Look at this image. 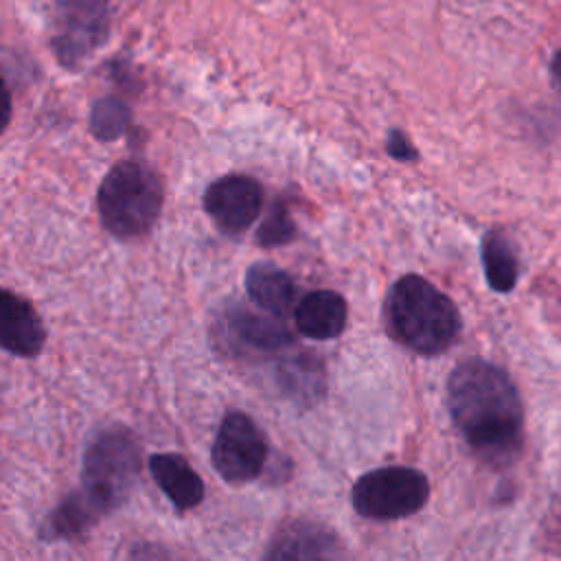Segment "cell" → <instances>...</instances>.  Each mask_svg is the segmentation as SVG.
Returning <instances> with one entry per match:
<instances>
[{"label":"cell","mask_w":561,"mask_h":561,"mask_svg":"<svg viewBox=\"0 0 561 561\" xmlns=\"http://www.w3.org/2000/svg\"><path fill=\"white\" fill-rule=\"evenodd\" d=\"M447 410L476 458L513 462L524 443V408L508 373L486 359L460 362L447 379Z\"/></svg>","instance_id":"1"},{"label":"cell","mask_w":561,"mask_h":561,"mask_svg":"<svg viewBox=\"0 0 561 561\" xmlns=\"http://www.w3.org/2000/svg\"><path fill=\"white\" fill-rule=\"evenodd\" d=\"M383 324L397 344L419 355L445 353L462 327L451 298L419 274L392 283L383 300Z\"/></svg>","instance_id":"2"},{"label":"cell","mask_w":561,"mask_h":561,"mask_svg":"<svg viewBox=\"0 0 561 561\" xmlns=\"http://www.w3.org/2000/svg\"><path fill=\"white\" fill-rule=\"evenodd\" d=\"M164 188L160 175L138 162L121 160L101 180L96 208L103 228L116 239H138L147 234L160 217Z\"/></svg>","instance_id":"3"},{"label":"cell","mask_w":561,"mask_h":561,"mask_svg":"<svg viewBox=\"0 0 561 561\" xmlns=\"http://www.w3.org/2000/svg\"><path fill=\"white\" fill-rule=\"evenodd\" d=\"M140 473V443L125 425L103 427L85 447L79 489L107 515L118 508Z\"/></svg>","instance_id":"4"},{"label":"cell","mask_w":561,"mask_h":561,"mask_svg":"<svg viewBox=\"0 0 561 561\" xmlns=\"http://www.w3.org/2000/svg\"><path fill=\"white\" fill-rule=\"evenodd\" d=\"M427 497L430 482L425 473L403 465L366 471L351 489L355 513L377 522L410 517L427 504Z\"/></svg>","instance_id":"5"},{"label":"cell","mask_w":561,"mask_h":561,"mask_svg":"<svg viewBox=\"0 0 561 561\" xmlns=\"http://www.w3.org/2000/svg\"><path fill=\"white\" fill-rule=\"evenodd\" d=\"M217 351L232 359H259L283 353L296 344L278 316H256L241 305H226L210 327Z\"/></svg>","instance_id":"6"},{"label":"cell","mask_w":561,"mask_h":561,"mask_svg":"<svg viewBox=\"0 0 561 561\" xmlns=\"http://www.w3.org/2000/svg\"><path fill=\"white\" fill-rule=\"evenodd\" d=\"M50 48L57 61L77 70L110 37L107 0H55Z\"/></svg>","instance_id":"7"},{"label":"cell","mask_w":561,"mask_h":561,"mask_svg":"<svg viewBox=\"0 0 561 561\" xmlns=\"http://www.w3.org/2000/svg\"><path fill=\"white\" fill-rule=\"evenodd\" d=\"M267 451L270 447L265 432L256 425V421L241 410H230L217 430L210 460L221 480L243 484L263 473Z\"/></svg>","instance_id":"8"},{"label":"cell","mask_w":561,"mask_h":561,"mask_svg":"<svg viewBox=\"0 0 561 561\" xmlns=\"http://www.w3.org/2000/svg\"><path fill=\"white\" fill-rule=\"evenodd\" d=\"M204 210L226 234H239L254 224L263 206V186L252 175L228 173L204 191Z\"/></svg>","instance_id":"9"},{"label":"cell","mask_w":561,"mask_h":561,"mask_svg":"<svg viewBox=\"0 0 561 561\" xmlns=\"http://www.w3.org/2000/svg\"><path fill=\"white\" fill-rule=\"evenodd\" d=\"M0 344L18 357L39 355L46 342V329L35 307L20 294L2 289L0 298Z\"/></svg>","instance_id":"10"},{"label":"cell","mask_w":561,"mask_h":561,"mask_svg":"<svg viewBox=\"0 0 561 561\" xmlns=\"http://www.w3.org/2000/svg\"><path fill=\"white\" fill-rule=\"evenodd\" d=\"M342 554L337 535L324 524L291 519L283 524L265 550V559H329Z\"/></svg>","instance_id":"11"},{"label":"cell","mask_w":561,"mask_h":561,"mask_svg":"<svg viewBox=\"0 0 561 561\" xmlns=\"http://www.w3.org/2000/svg\"><path fill=\"white\" fill-rule=\"evenodd\" d=\"M294 322L298 333L311 340H333L342 335L348 322V305L333 289H316L305 294L296 309Z\"/></svg>","instance_id":"12"},{"label":"cell","mask_w":561,"mask_h":561,"mask_svg":"<svg viewBox=\"0 0 561 561\" xmlns=\"http://www.w3.org/2000/svg\"><path fill=\"white\" fill-rule=\"evenodd\" d=\"M149 471L178 511H191L204 500V482L184 456L173 451L153 454Z\"/></svg>","instance_id":"13"},{"label":"cell","mask_w":561,"mask_h":561,"mask_svg":"<svg viewBox=\"0 0 561 561\" xmlns=\"http://www.w3.org/2000/svg\"><path fill=\"white\" fill-rule=\"evenodd\" d=\"M245 291L250 300L272 316H285L298 296L294 278L274 263H254L245 272Z\"/></svg>","instance_id":"14"},{"label":"cell","mask_w":561,"mask_h":561,"mask_svg":"<svg viewBox=\"0 0 561 561\" xmlns=\"http://www.w3.org/2000/svg\"><path fill=\"white\" fill-rule=\"evenodd\" d=\"M105 513L81 491L68 493L44 519L39 537L44 541H70L85 535Z\"/></svg>","instance_id":"15"},{"label":"cell","mask_w":561,"mask_h":561,"mask_svg":"<svg viewBox=\"0 0 561 561\" xmlns=\"http://www.w3.org/2000/svg\"><path fill=\"white\" fill-rule=\"evenodd\" d=\"M278 383L291 399L313 403L324 392V366L300 348V353L278 366Z\"/></svg>","instance_id":"16"},{"label":"cell","mask_w":561,"mask_h":561,"mask_svg":"<svg viewBox=\"0 0 561 561\" xmlns=\"http://www.w3.org/2000/svg\"><path fill=\"white\" fill-rule=\"evenodd\" d=\"M482 267L491 289L506 294L517 283V256L513 243L500 230H489L482 239Z\"/></svg>","instance_id":"17"},{"label":"cell","mask_w":561,"mask_h":561,"mask_svg":"<svg viewBox=\"0 0 561 561\" xmlns=\"http://www.w3.org/2000/svg\"><path fill=\"white\" fill-rule=\"evenodd\" d=\"M131 123L129 105L118 96H103L90 110V131L99 140H116Z\"/></svg>","instance_id":"18"},{"label":"cell","mask_w":561,"mask_h":561,"mask_svg":"<svg viewBox=\"0 0 561 561\" xmlns=\"http://www.w3.org/2000/svg\"><path fill=\"white\" fill-rule=\"evenodd\" d=\"M296 221L289 213V208L283 202H274L267 215L263 217L261 226L256 228L254 241L261 248H274V245H285L296 239Z\"/></svg>","instance_id":"19"},{"label":"cell","mask_w":561,"mask_h":561,"mask_svg":"<svg viewBox=\"0 0 561 561\" xmlns=\"http://www.w3.org/2000/svg\"><path fill=\"white\" fill-rule=\"evenodd\" d=\"M386 151L390 158L401 162H414L419 158L416 147L410 142L408 134L401 129H390L386 136Z\"/></svg>","instance_id":"20"},{"label":"cell","mask_w":561,"mask_h":561,"mask_svg":"<svg viewBox=\"0 0 561 561\" xmlns=\"http://www.w3.org/2000/svg\"><path fill=\"white\" fill-rule=\"evenodd\" d=\"M552 75H554V79H557V83L561 85V50L554 55V59H552Z\"/></svg>","instance_id":"21"}]
</instances>
